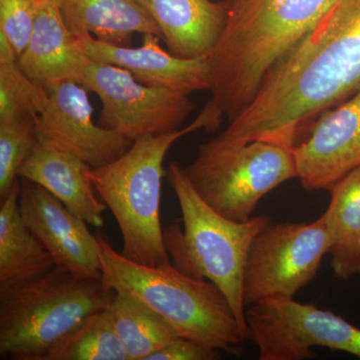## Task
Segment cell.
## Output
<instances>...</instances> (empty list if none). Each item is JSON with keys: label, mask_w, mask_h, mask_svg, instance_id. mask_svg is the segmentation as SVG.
Here are the masks:
<instances>
[{"label": "cell", "mask_w": 360, "mask_h": 360, "mask_svg": "<svg viewBox=\"0 0 360 360\" xmlns=\"http://www.w3.org/2000/svg\"><path fill=\"white\" fill-rule=\"evenodd\" d=\"M360 89V0H335L317 25L265 75L220 136L293 149L302 125Z\"/></svg>", "instance_id": "6da1fadb"}, {"label": "cell", "mask_w": 360, "mask_h": 360, "mask_svg": "<svg viewBox=\"0 0 360 360\" xmlns=\"http://www.w3.org/2000/svg\"><path fill=\"white\" fill-rule=\"evenodd\" d=\"M44 360H129L113 326L110 307L89 315Z\"/></svg>", "instance_id": "7402d4cb"}, {"label": "cell", "mask_w": 360, "mask_h": 360, "mask_svg": "<svg viewBox=\"0 0 360 360\" xmlns=\"http://www.w3.org/2000/svg\"><path fill=\"white\" fill-rule=\"evenodd\" d=\"M96 236L103 281L110 290L143 303L187 340L227 354H236V347L248 340L226 296L212 281L187 276L172 264H136L117 252L103 232Z\"/></svg>", "instance_id": "277c9868"}, {"label": "cell", "mask_w": 360, "mask_h": 360, "mask_svg": "<svg viewBox=\"0 0 360 360\" xmlns=\"http://www.w3.org/2000/svg\"><path fill=\"white\" fill-rule=\"evenodd\" d=\"M297 179L307 191H329L360 167V89L315 123L292 149Z\"/></svg>", "instance_id": "4fadbf2b"}, {"label": "cell", "mask_w": 360, "mask_h": 360, "mask_svg": "<svg viewBox=\"0 0 360 360\" xmlns=\"http://www.w3.org/2000/svg\"><path fill=\"white\" fill-rule=\"evenodd\" d=\"M227 16L208 54L212 101L229 122L265 75L317 25L335 0H226Z\"/></svg>", "instance_id": "7a4b0ae2"}, {"label": "cell", "mask_w": 360, "mask_h": 360, "mask_svg": "<svg viewBox=\"0 0 360 360\" xmlns=\"http://www.w3.org/2000/svg\"><path fill=\"white\" fill-rule=\"evenodd\" d=\"M68 30L108 44L129 46L135 33L155 34L158 25L141 0H58Z\"/></svg>", "instance_id": "ac0fdd59"}, {"label": "cell", "mask_w": 360, "mask_h": 360, "mask_svg": "<svg viewBox=\"0 0 360 360\" xmlns=\"http://www.w3.org/2000/svg\"><path fill=\"white\" fill-rule=\"evenodd\" d=\"M90 165L58 142L39 137L32 153L20 170V179L32 180L53 194L78 217L103 229L108 206L96 195Z\"/></svg>", "instance_id": "2e32d148"}, {"label": "cell", "mask_w": 360, "mask_h": 360, "mask_svg": "<svg viewBox=\"0 0 360 360\" xmlns=\"http://www.w3.org/2000/svg\"><path fill=\"white\" fill-rule=\"evenodd\" d=\"M245 315L260 360L314 359V347L360 359V328L329 310L279 298L251 305Z\"/></svg>", "instance_id": "9c48e42d"}, {"label": "cell", "mask_w": 360, "mask_h": 360, "mask_svg": "<svg viewBox=\"0 0 360 360\" xmlns=\"http://www.w3.org/2000/svg\"><path fill=\"white\" fill-rule=\"evenodd\" d=\"M20 191V179L0 200V288L44 276L56 267L51 253L23 221Z\"/></svg>", "instance_id": "d6986e66"}, {"label": "cell", "mask_w": 360, "mask_h": 360, "mask_svg": "<svg viewBox=\"0 0 360 360\" xmlns=\"http://www.w3.org/2000/svg\"><path fill=\"white\" fill-rule=\"evenodd\" d=\"M46 91L37 120L40 136L65 146L92 168L112 162L131 146L127 137L94 122V108L82 84L65 82Z\"/></svg>", "instance_id": "7c38bea8"}, {"label": "cell", "mask_w": 360, "mask_h": 360, "mask_svg": "<svg viewBox=\"0 0 360 360\" xmlns=\"http://www.w3.org/2000/svg\"><path fill=\"white\" fill-rule=\"evenodd\" d=\"M184 172L208 205L227 219H251L258 202L297 179L293 150L274 142L231 141L217 135L200 144Z\"/></svg>", "instance_id": "52a82bcc"}, {"label": "cell", "mask_w": 360, "mask_h": 360, "mask_svg": "<svg viewBox=\"0 0 360 360\" xmlns=\"http://www.w3.org/2000/svg\"><path fill=\"white\" fill-rule=\"evenodd\" d=\"M37 13V0H0V32L20 56L30 42Z\"/></svg>", "instance_id": "d4e9b609"}, {"label": "cell", "mask_w": 360, "mask_h": 360, "mask_svg": "<svg viewBox=\"0 0 360 360\" xmlns=\"http://www.w3.org/2000/svg\"><path fill=\"white\" fill-rule=\"evenodd\" d=\"M222 115L210 101L198 117L184 129L141 137L117 160L90 168L94 191L112 213L122 232L123 257L150 267L172 264L160 222L165 156L184 135L202 129H219Z\"/></svg>", "instance_id": "3957f363"}, {"label": "cell", "mask_w": 360, "mask_h": 360, "mask_svg": "<svg viewBox=\"0 0 360 360\" xmlns=\"http://www.w3.org/2000/svg\"><path fill=\"white\" fill-rule=\"evenodd\" d=\"M141 1L160 27L168 51L177 58L208 56L226 20V0Z\"/></svg>", "instance_id": "e0dca14e"}, {"label": "cell", "mask_w": 360, "mask_h": 360, "mask_svg": "<svg viewBox=\"0 0 360 360\" xmlns=\"http://www.w3.org/2000/svg\"><path fill=\"white\" fill-rule=\"evenodd\" d=\"M47 91L21 70L18 54L0 32V122L33 117L37 120Z\"/></svg>", "instance_id": "603a6c76"}, {"label": "cell", "mask_w": 360, "mask_h": 360, "mask_svg": "<svg viewBox=\"0 0 360 360\" xmlns=\"http://www.w3.org/2000/svg\"><path fill=\"white\" fill-rule=\"evenodd\" d=\"M77 39L91 60L124 68L142 84L186 94L210 90L208 56L177 58L160 46L161 39L158 35H142V44L139 47L108 44L90 34Z\"/></svg>", "instance_id": "5bb4252c"}, {"label": "cell", "mask_w": 360, "mask_h": 360, "mask_svg": "<svg viewBox=\"0 0 360 360\" xmlns=\"http://www.w3.org/2000/svg\"><path fill=\"white\" fill-rule=\"evenodd\" d=\"M115 295L103 279L79 278L56 266L0 288V357L44 360L86 317L110 309Z\"/></svg>", "instance_id": "8992f818"}, {"label": "cell", "mask_w": 360, "mask_h": 360, "mask_svg": "<svg viewBox=\"0 0 360 360\" xmlns=\"http://www.w3.org/2000/svg\"><path fill=\"white\" fill-rule=\"evenodd\" d=\"M89 61L77 37L68 30L58 0H37L32 37L18 56L23 72L47 90L65 82L82 84Z\"/></svg>", "instance_id": "9a60e30c"}, {"label": "cell", "mask_w": 360, "mask_h": 360, "mask_svg": "<svg viewBox=\"0 0 360 360\" xmlns=\"http://www.w3.org/2000/svg\"><path fill=\"white\" fill-rule=\"evenodd\" d=\"M110 312L116 333L129 360H148L179 338L160 315L125 293L115 292Z\"/></svg>", "instance_id": "44dd1931"}, {"label": "cell", "mask_w": 360, "mask_h": 360, "mask_svg": "<svg viewBox=\"0 0 360 360\" xmlns=\"http://www.w3.org/2000/svg\"><path fill=\"white\" fill-rule=\"evenodd\" d=\"M220 352L217 348L179 336L163 349L150 355L148 360H215L220 359Z\"/></svg>", "instance_id": "484cf974"}, {"label": "cell", "mask_w": 360, "mask_h": 360, "mask_svg": "<svg viewBox=\"0 0 360 360\" xmlns=\"http://www.w3.org/2000/svg\"><path fill=\"white\" fill-rule=\"evenodd\" d=\"M330 202L323 213L330 234L328 255L335 276L360 274V167L329 189Z\"/></svg>", "instance_id": "ffe728a7"}, {"label": "cell", "mask_w": 360, "mask_h": 360, "mask_svg": "<svg viewBox=\"0 0 360 360\" xmlns=\"http://www.w3.org/2000/svg\"><path fill=\"white\" fill-rule=\"evenodd\" d=\"M82 84L103 104L97 123L132 142L179 129L194 108L189 94L142 84L124 68L91 59Z\"/></svg>", "instance_id": "30bf717a"}, {"label": "cell", "mask_w": 360, "mask_h": 360, "mask_svg": "<svg viewBox=\"0 0 360 360\" xmlns=\"http://www.w3.org/2000/svg\"><path fill=\"white\" fill-rule=\"evenodd\" d=\"M37 120L33 117L0 122V200H4L20 170L39 141Z\"/></svg>", "instance_id": "cb8c5ba5"}, {"label": "cell", "mask_w": 360, "mask_h": 360, "mask_svg": "<svg viewBox=\"0 0 360 360\" xmlns=\"http://www.w3.org/2000/svg\"><path fill=\"white\" fill-rule=\"evenodd\" d=\"M167 175L184 224V232L179 224L163 231L170 262L187 276L214 283L226 296L243 333L250 338L243 291L246 257L253 238L271 219L267 215L245 221L227 219L201 198L179 163L168 165Z\"/></svg>", "instance_id": "5b68a950"}, {"label": "cell", "mask_w": 360, "mask_h": 360, "mask_svg": "<svg viewBox=\"0 0 360 360\" xmlns=\"http://www.w3.org/2000/svg\"><path fill=\"white\" fill-rule=\"evenodd\" d=\"M330 245L323 214L310 224H267L253 238L246 257L243 286L246 309L295 297L316 277Z\"/></svg>", "instance_id": "ba28073f"}, {"label": "cell", "mask_w": 360, "mask_h": 360, "mask_svg": "<svg viewBox=\"0 0 360 360\" xmlns=\"http://www.w3.org/2000/svg\"><path fill=\"white\" fill-rule=\"evenodd\" d=\"M20 212L56 266L79 278L103 279L101 246L86 222L32 180L20 179Z\"/></svg>", "instance_id": "8fae6325"}]
</instances>
